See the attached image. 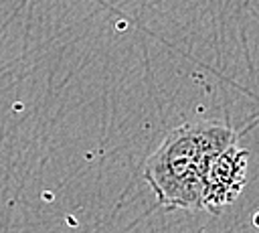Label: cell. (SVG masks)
<instances>
[{"instance_id": "1", "label": "cell", "mask_w": 259, "mask_h": 233, "mask_svg": "<svg viewBox=\"0 0 259 233\" xmlns=\"http://www.w3.org/2000/svg\"><path fill=\"white\" fill-rule=\"evenodd\" d=\"M235 140V130L219 120L174 128L144 164V178L156 201L166 209L202 211L200 197L208 164Z\"/></svg>"}, {"instance_id": "2", "label": "cell", "mask_w": 259, "mask_h": 233, "mask_svg": "<svg viewBox=\"0 0 259 233\" xmlns=\"http://www.w3.org/2000/svg\"><path fill=\"white\" fill-rule=\"evenodd\" d=\"M247 170L249 152L239 146L237 140L225 146L208 164L200 197L202 211L219 215L223 209L235 203L247 184Z\"/></svg>"}]
</instances>
